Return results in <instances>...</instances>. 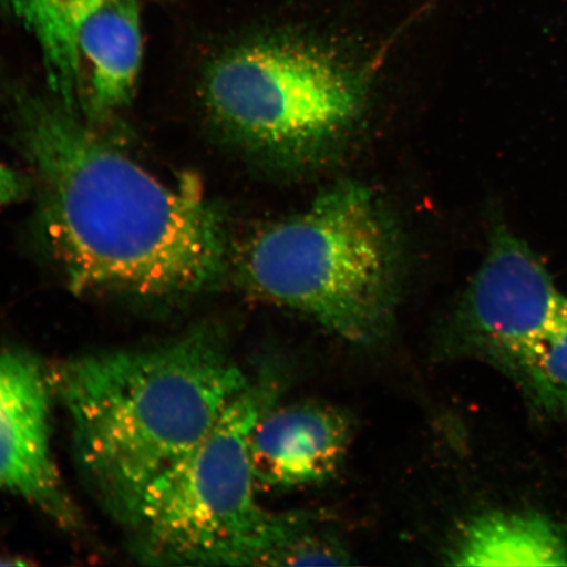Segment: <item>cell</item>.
<instances>
[{"mask_svg":"<svg viewBox=\"0 0 567 567\" xmlns=\"http://www.w3.org/2000/svg\"><path fill=\"white\" fill-rule=\"evenodd\" d=\"M444 556L452 566H567V524L543 508L487 507L460 524Z\"/></svg>","mask_w":567,"mask_h":567,"instance_id":"obj_9","label":"cell"},{"mask_svg":"<svg viewBox=\"0 0 567 567\" xmlns=\"http://www.w3.org/2000/svg\"><path fill=\"white\" fill-rule=\"evenodd\" d=\"M18 126L42 229L76 292L181 297L221 282L224 221L193 181L167 186L41 97H19Z\"/></svg>","mask_w":567,"mask_h":567,"instance_id":"obj_1","label":"cell"},{"mask_svg":"<svg viewBox=\"0 0 567 567\" xmlns=\"http://www.w3.org/2000/svg\"><path fill=\"white\" fill-rule=\"evenodd\" d=\"M52 373L30 353L0 350V491L65 528L80 515L53 458Z\"/></svg>","mask_w":567,"mask_h":567,"instance_id":"obj_7","label":"cell"},{"mask_svg":"<svg viewBox=\"0 0 567 567\" xmlns=\"http://www.w3.org/2000/svg\"><path fill=\"white\" fill-rule=\"evenodd\" d=\"M76 52L90 110L104 115L122 109L133 95L141 68L137 0H105L92 10L78 28Z\"/></svg>","mask_w":567,"mask_h":567,"instance_id":"obj_10","label":"cell"},{"mask_svg":"<svg viewBox=\"0 0 567 567\" xmlns=\"http://www.w3.org/2000/svg\"><path fill=\"white\" fill-rule=\"evenodd\" d=\"M352 425L319 402L269 406L254 425L250 456L259 491H295L324 484L344 463Z\"/></svg>","mask_w":567,"mask_h":567,"instance_id":"obj_8","label":"cell"},{"mask_svg":"<svg viewBox=\"0 0 567 567\" xmlns=\"http://www.w3.org/2000/svg\"><path fill=\"white\" fill-rule=\"evenodd\" d=\"M370 76L342 49L295 33L239 42L205 71L203 97L221 130L280 165L328 157L363 118Z\"/></svg>","mask_w":567,"mask_h":567,"instance_id":"obj_5","label":"cell"},{"mask_svg":"<svg viewBox=\"0 0 567 567\" xmlns=\"http://www.w3.org/2000/svg\"><path fill=\"white\" fill-rule=\"evenodd\" d=\"M564 299L530 247L495 221L487 250L449 322L442 347L452 358L502 373L555 317Z\"/></svg>","mask_w":567,"mask_h":567,"instance_id":"obj_6","label":"cell"},{"mask_svg":"<svg viewBox=\"0 0 567 567\" xmlns=\"http://www.w3.org/2000/svg\"><path fill=\"white\" fill-rule=\"evenodd\" d=\"M105 0H11L13 11L38 40L55 94L70 102L82 87L76 33Z\"/></svg>","mask_w":567,"mask_h":567,"instance_id":"obj_12","label":"cell"},{"mask_svg":"<svg viewBox=\"0 0 567 567\" xmlns=\"http://www.w3.org/2000/svg\"><path fill=\"white\" fill-rule=\"evenodd\" d=\"M261 373L234 401L210 435L155 478L122 520L142 561L154 565L290 566L316 528L307 513L260 506L250 456L255 423L278 399Z\"/></svg>","mask_w":567,"mask_h":567,"instance_id":"obj_4","label":"cell"},{"mask_svg":"<svg viewBox=\"0 0 567 567\" xmlns=\"http://www.w3.org/2000/svg\"><path fill=\"white\" fill-rule=\"evenodd\" d=\"M27 193L23 177L0 163V205L19 200Z\"/></svg>","mask_w":567,"mask_h":567,"instance_id":"obj_13","label":"cell"},{"mask_svg":"<svg viewBox=\"0 0 567 567\" xmlns=\"http://www.w3.org/2000/svg\"><path fill=\"white\" fill-rule=\"evenodd\" d=\"M248 293L353 344L393 328L405 267L399 226L372 189L343 182L266 226L236 255Z\"/></svg>","mask_w":567,"mask_h":567,"instance_id":"obj_3","label":"cell"},{"mask_svg":"<svg viewBox=\"0 0 567 567\" xmlns=\"http://www.w3.org/2000/svg\"><path fill=\"white\" fill-rule=\"evenodd\" d=\"M51 373L76 463L117 519L210 435L252 381L209 326L154 349L87 354Z\"/></svg>","mask_w":567,"mask_h":567,"instance_id":"obj_2","label":"cell"},{"mask_svg":"<svg viewBox=\"0 0 567 567\" xmlns=\"http://www.w3.org/2000/svg\"><path fill=\"white\" fill-rule=\"evenodd\" d=\"M501 374L513 382L537 420L567 429V297L550 322Z\"/></svg>","mask_w":567,"mask_h":567,"instance_id":"obj_11","label":"cell"}]
</instances>
